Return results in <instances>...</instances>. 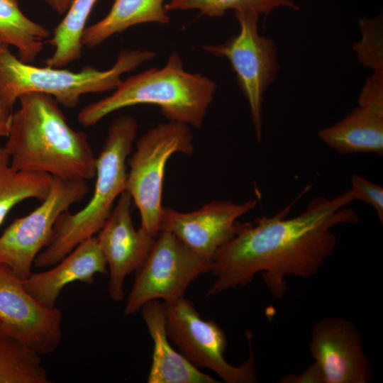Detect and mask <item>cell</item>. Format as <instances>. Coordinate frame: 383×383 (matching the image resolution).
<instances>
[{"label":"cell","mask_w":383,"mask_h":383,"mask_svg":"<svg viewBox=\"0 0 383 383\" xmlns=\"http://www.w3.org/2000/svg\"><path fill=\"white\" fill-rule=\"evenodd\" d=\"M165 0H115L109 13L95 23L86 27L82 35L83 46L94 48L112 35L143 23L167 25L170 17Z\"/></svg>","instance_id":"18"},{"label":"cell","mask_w":383,"mask_h":383,"mask_svg":"<svg viewBox=\"0 0 383 383\" xmlns=\"http://www.w3.org/2000/svg\"><path fill=\"white\" fill-rule=\"evenodd\" d=\"M132 201L130 194L123 191L96 236L109 268V294L116 301L123 300L126 276L142 265L156 238L140 226L135 229Z\"/></svg>","instance_id":"14"},{"label":"cell","mask_w":383,"mask_h":383,"mask_svg":"<svg viewBox=\"0 0 383 383\" xmlns=\"http://www.w3.org/2000/svg\"><path fill=\"white\" fill-rule=\"evenodd\" d=\"M107 267L96 236L94 235L80 243L55 267L41 272H31L22 282L36 301L54 308L65 286L76 281L91 284L96 274L108 272Z\"/></svg>","instance_id":"15"},{"label":"cell","mask_w":383,"mask_h":383,"mask_svg":"<svg viewBox=\"0 0 383 383\" xmlns=\"http://www.w3.org/2000/svg\"><path fill=\"white\" fill-rule=\"evenodd\" d=\"M358 106L383 115V70L373 71L358 99Z\"/></svg>","instance_id":"26"},{"label":"cell","mask_w":383,"mask_h":383,"mask_svg":"<svg viewBox=\"0 0 383 383\" xmlns=\"http://www.w3.org/2000/svg\"><path fill=\"white\" fill-rule=\"evenodd\" d=\"M166 331L179 352L197 369H209L226 383L258 382L252 348V333H246L249 357L235 366L228 362L224 353L227 337L213 321L204 319L194 304L184 296L164 302Z\"/></svg>","instance_id":"7"},{"label":"cell","mask_w":383,"mask_h":383,"mask_svg":"<svg viewBox=\"0 0 383 383\" xmlns=\"http://www.w3.org/2000/svg\"><path fill=\"white\" fill-rule=\"evenodd\" d=\"M353 201L349 189L331 199L316 197L292 218H286L289 206L253 223L238 222L234 237L212 259L210 272L215 279L206 296L246 286L262 273L271 296L282 299L287 277L309 278L333 254L337 238L333 228L358 223L357 213L348 207Z\"/></svg>","instance_id":"1"},{"label":"cell","mask_w":383,"mask_h":383,"mask_svg":"<svg viewBox=\"0 0 383 383\" xmlns=\"http://www.w3.org/2000/svg\"><path fill=\"white\" fill-rule=\"evenodd\" d=\"M257 204L253 199L243 203L212 201L190 212L162 207L160 231L171 232L195 252L212 261L218 250L234 237L237 220Z\"/></svg>","instance_id":"13"},{"label":"cell","mask_w":383,"mask_h":383,"mask_svg":"<svg viewBox=\"0 0 383 383\" xmlns=\"http://www.w3.org/2000/svg\"><path fill=\"white\" fill-rule=\"evenodd\" d=\"M318 138L340 154L383 153V115L358 107L335 124L318 133Z\"/></svg>","instance_id":"17"},{"label":"cell","mask_w":383,"mask_h":383,"mask_svg":"<svg viewBox=\"0 0 383 383\" xmlns=\"http://www.w3.org/2000/svg\"><path fill=\"white\" fill-rule=\"evenodd\" d=\"M361 40L353 45L357 60L373 71L383 70L382 18H362L359 21Z\"/></svg>","instance_id":"24"},{"label":"cell","mask_w":383,"mask_h":383,"mask_svg":"<svg viewBox=\"0 0 383 383\" xmlns=\"http://www.w3.org/2000/svg\"><path fill=\"white\" fill-rule=\"evenodd\" d=\"M211 262L171 232L160 231L148 257L136 270L123 313H135L152 300L169 302L183 297L194 280L210 272Z\"/></svg>","instance_id":"8"},{"label":"cell","mask_w":383,"mask_h":383,"mask_svg":"<svg viewBox=\"0 0 383 383\" xmlns=\"http://www.w3.org/2000/svg\"><path fill=\"white\" fill-rule=\"evenodd\" d=\"M153 341L148 383H217L212 377L193 366L169 342L166 331L164 302L152 300L140 309Z\"/></svg>","instance_id":"16"},{"label":"cell","mask_w":383,"mask_h":383,"mask_svg":"<svg viewBox=\"0 0 383 383\" xmlns=\"http://www.w3.org/2000/svg\"><path fill=\"white\" fill-rule=\"evenodd\" d=\"M13 113V108L8 106L0 100V137L8 136Z\"/></svg>","instance_id":"27"},{"label":"cell","mask_w":383,"mask_h":383,"mask_svg":"<svg viewBox=\"0 0 383 383\" xmlns=\"http://www.w3.org/2000/svg\"><path fill=\"white\" fill-rule=\"evenodd\" d=\"M97 0H73L62 20L53 30L48 43L54 52L46 59L45 65L65 67L79 60L82 54V35Z\"/></svg>","instance_id":"21"},{"label":"cell","mask_w":383,"mask_h":383,"mask_svg":"<svg viewBox=\"0 0 383 383\" xmlns=\"http://www.w3.org/2000/svg\"><path fill=\"white\" fill-rule=\"evenodd\" d=\"M309 351L320 383H368L371 364L365 355L360 331L343 317H324L312 327Z\"/></svg>","instance_id":"12"},{"label":"cell","mask_w":383,"mask_h":383,"mask_svg":"<svg viewBox=\"0 0 383 383\" xmlns=\"http://www.w3.org/2000/svg\"><path fill=\"white\" fill-rule=\"evenodd\" d=\"M235 15L239 33L223 43L204 45L202 49L228 60L248 101L255 136L260 142L263 94L279 70L277 48L271 38L259 34V13L237 11Z\"/></svg>","instance_id":"9"},{"label":"cell","mask_w":383,"mask_h":383,"mask_svg":"<svg viewBox=\"0 0 383 383\" xmlns=\"http://www.w3.org/2000/svg\"><path fill=\"white\" fill-rule=\"evenodd\" d=\"M52 10L59 14H65L73 0H43Z\"/></svg>","instance_id":"28"},{"label":"cell","mask_w":383,"mask_h":383,"mask_svg":"<svg viewBox=\"0 0 383 383\" xmlns=\"http://www.w3.org/2000/svg\"><path fill=\"white\" fill-rule=\"evenodd\" d=\"M216 89L213 79L186 71L180 55L174 51L162 68L132 75L122 80L110 95L83 107L77 120L83 126H93L119 109L152 104L159 106L168 121L199 128Z\"/></svg>","instance_id":"3"},{"label":"cell","mask_w":383,"mask_h":383,"mask_svg":"<svg viewBox=\"0 0 383 383\" xmlns=\"http://www.w3.org/2000/svg\"><path fill=\"white\" fill-rule=\"evenodd\" d=\"M51 34L46 28L28 18L18 0H0V38L18 50V58L30 63L41 52Z\"/></svg>","instance_id":"19"},{"label":"cell","mask_w":383,"mask_h":383,"mask_svg":"<svg viewBox=\"0 0 383 383\" xmlns=\"http://www.w3.org/2000/svg\"><path fill=\"white\" fill-rule=\"evenodd\" d=\"M87 181L53 177L50 192L28 214L16 218L0 235V263L27 278L38 255L50 243L59 216L87 194Z\"/></svg>","instance_id":"10"},{"label":"cell","mask_w":383,"mask_h":383,"mask_svg":"<svg viewBox=\"0 0 383 383\" xmlns=\"http://www.w3.org/2000/svg\"><path fill=\"white\" fill-rule=\"evenodd\" d=\"M62 315L36 301L22 279L0 263V331L37 353L48 355L60 346Z\"/></svg>","instance_id":"11"},{"label":"cell","mask_w":383,"mask_h":383,"mask_svg":"<svg viewBox=\"0 0 383 383\" xmlns=\"http://www.w3.org/2000/svg\"><path fill=\"white\" fill-rule=\"evenodd\" d=\"M156 55L155 52L146 49H122L108 70L87 65L73 72L63 67H41L23 62L11 53L8 45H4L0 48V100L13 108L23 94L38 92L52 96L63 107L74 108L84 94L116 89L123 74Z\"/></svg>","instance_id":"5"},{"label":"cell","mask_w":383,"mask_h":383,"mask_svg":"<svg viewBox=\"0 0 383 383\" xmlns=\"http://www.w3.org/2000/svg\"><path fill=\"white\" fill-rule=\"evenodd\" d=\"M138 132L136 119L121 116L111 123L96 157L94 191L87 204L75 213L68 211L57 218L48 245L38 255L34 265L54 266L85 239L100 230L113 204L126 190L127 160Z\"/></svg>","instance_id":"4"},{"label":"cell","mask_w":383,"mask_h":383,"mask_svg":"<svg viewBox=\"0 0 383 383\" xmlns=\"http://www.w3.org/2000/svg\"><path fill=\"white\" fill-rule=\"evenodd\" d=\"M52 178L48 174L13 168L5 147H0V226L11 210L23 201H43L50 192Z\"/></svg>","instance_id":"20"},{"label":"cell","mask_w":383,"mask_h":383,"mask_svg":"<svg viewBox=\"0 0 383 383\" xmlns=\"http://www.w3.org/2000/svg\"><path fill=\"white\" fill-rule=\"evenodd\" d=\"M279 7L299 9L292 0H170L165 4L167 12L196 9L209 17H221L230 10L252 11L267 16Z\"/></svg>","instance_id":"23"},{"label":"cell","mask_w":383,"mask_h":383,"mask_svg":"<svg viewBox=\"0 0 383 383\" xmlns=\"http://www.w3.org/2000/svg\"><path fill=\"white\" fill-rule=\"evenodd\" d=\"M40 355L0 331V383H50Z\"/></svg>","instance_id":"22"},{"label":"cell","mask_w":383,"mask_h":383,"mask_svg":"<svg viewBox=\"0 0 383 383\" xmlns=\"http://www.w3.org/2000/svg\"><path fill=\"white\" fill-rule=\"evenodd\" d=\"M4 45H7L4 44V43L1 41V38H0V48H1V47L4 46Z\"/></svg>","instance_id":"29"},{"label":"cell","mask_w":383,"mask_h":383,"mask_svg":"<svg viewBox=\"0 0 383 383\" xmlns=\"http://www.w3.org/2000/svg\"><path fill=\"white\" fill-rule=\"evenodd\" d=\"M354 200L362 201L370 205L376 211L381 223L383 222V188L362 176L354 174L351 177V189Z\"/></svg>","instance_id":"25"},{"label":"cell","mask_w":383,"mask_h":383,"mask_svg":"<svg viewBox=\"0 0 383 383\" xmlns=\"http://www.w3.org/2000/svg\"><path fill=\"white\" fill-rule=\"evenodd\" d=\"M193 152V134L189 126L168 121L143 133L128 158L126 190L140 212V227L154 237L160 232L167 162L174 153L191 155Z\"/></svg>","instance_id":"6"},{"label":"cell","mask_w":383,"mask_h":383,"mask_svg":"<svg viewBox=\"0 0 383 383\" xmlns=\"http://www.w3.org/2000/svg\"><path fill=\"white\" fill-rule=\"evenodd\" d=\"M18 100L4 145L11 167L67 179L94 178L96 157L88 137L69 125L58 102L38 92Z\"/></svg>","instance_id":"2"}]
</instances>
